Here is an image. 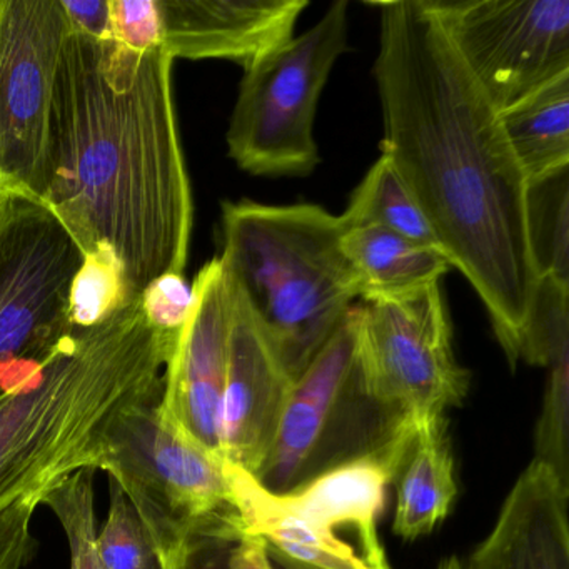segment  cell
Masks as SVG:
<instances>
[{
	"label": "cell",
	"mask_w": 569,
	"mask_h": 569,
	"mask_svg": "<svg viewBox=\"0 0 569 569\" xmlns=\"http://www.w3.org/2000/svg\"><path fill=\"white\" fill-rule=\"evenodd\" d=\"M528 359L548 371L532 461L546 466L569 489V291L549 282L536 296Z\"/></svg>",
	"instance_id": "17"
},
{
	"label": "cell",
	"mask_w": 569,
	"mask_h": 569,
	"mask_svg": "<svg viewBox=\"0 0 569 569\" xmlns=\"http://www.w3.org/2000/svg\"><path fill=\"white\" fill-rule=\"evenodd\" d=\"M192 291L191 318L166 366L159 408L182 435L221 458L219 416L236 306L234 284L221 256L202 266Z\"/></svg>",
	"instance_id": "13"
},
{
	"label": "cell",
	"mask_w": 569,
	"mask_h": 569,
	"mask_svg": "<svg viewBox=\"0 0 569 569\" xmlns=\"http://www.w3.org/2000/svg\"><path fill=\"white\" fill-rule=\"evenodd\" d=\"M136 301L129 296L121 264L112 256H84L72 284V328H94Z\"/></svg>",
	"instance_id": "25"
},
{
	"label": "cell",
	"mask_w": 569,
	"mask_h": 569,
	"mask_svg": "<svg viewBox=\"0 0 569 569\" xmlns=\"http://www.w3.org/2000/svg\"><path fill=\"white\" fill-rule=\"evenodd\" d=\"M359 366L371 395L412 425L446 416L469 389L452 349L441 282L352 308Z\"/></svg>",
	"instance_id": "8"
},
{
	"label": "cell",
	"mask_w": 569,
	"mask_h": 569,
	"mask_svg": "<svg viewBox=\"0 0 569 569\" xmlns=\"http://www.w3.org/2000/svg\"><path fill=\"white\" fill-rule=\"evenodd\" d=\"M102 471L144 522L156 555L234 509L226 462L176 429L159 401L122 419Z\"/></svg>",
	"instance_id": "9"
},
{
	"label": "cell",
	"mask_w": 569,
	"mask_h": 569,
	"mask_svg": "<svg viewBox=\"0 0 569 569\" xmlns=\"http://www.w3.org/2000/svg\"><path fill=\"white\" fill-rule=\"evenodd\" d=\"M72 31L99 41L112 39L109 0H62Z\"/></svg>",
	"instance_id": "30"
},
{
	"label": "cell",
	"mask_w": 569,
	"mask_h": 569,
	"mask_svg": "<svg viewBox=\"0 0 569 569\" xmlns=\"http://www.w3.org/2000/svg\"><path fill=\"white\" fill-rule=\"evenodd\" d=\"M39 506L36 499H24L0 511V569H24L34 558L32 519Z\"/></svg>",
	"instance_id": "29"
},
{
	"label": "cell",
	"mask_w": 569,
	"mask_h": 569,
	"mask_svg": "<svg viewBox=\"0 0 569 569\" xmlns=\"http://www.w3.org/2000/svg\"><path fill=\"white\" fill-rule=\"evenodd\" d=\"M418 428L361 458L336 466L295 491L276 495L322 546L355 569H391L379 539L378 519Z\"/></svg>",
	"instance_id": "12"
},
{
	"label": "cell",
	"mask_w": 569,
	"mask_h": 569,
	"mask_svg": "<svg viewBox=\"0 0 569 569\" xmlns=\"http://www.w3.org/2000/svg\"><path fill=\"white\" fill-rule=\"evenodd\" d=\"M378 11L375 76L381 154L428 219L439 248L481 298L516 366L525 358L539 276L528 229V181L495 106L422 0Z\"/></svg>",
	"instance_id": "1"
},
{
	"label": "cell",
	"mask_w": 569,
	"mask_h": 569,
	"mask_svg": "<svg viewBox=\"0 0 569 569\" xmlns=\"http://www.w3.org/2000/svg\"><path fill=\"white\" fill-rule=\"evenodd\" d=\"M98 548L106 569H161L144 522L112 479L111 506L98 532Z\"/></svg>",
	"instance_id": "26"
},
{
	"label": "cell",
	"mask_w": 569,
	"mask_h": 569,
	"mask_svg": "<svg viewBox=\"0 0 569 569\" xmlns=\"http://www.w3.org/2000/svg\"><path fill=\"white\" fill-rule=\"evenodd\" d=\"M172 59H224L251 68L295 36L308 0H158Z\"/></svg>",
	"instance_id": "15"
},
{
	"label": "cell",
	"mask_w": 569,
	"mask_h": 569,
	"mask_svg": "<svg viewBox=\"0 0 569 569\" xmlns=\"http://www.w3.org/2000/svg\"><path fill=\"white\" fill-rule=\"evenodd\" d=\"M352 308L292 381L274 441L252 475L272 495L295 491L336 466L382 448L406 429L418 428L369 391L359 366Z\"/></svg>",
	"instance_id": "5"
},
{
	"label": "cell",
	"mask_w": 569,
	"mask_h": 569,
	"mask_svg": "<svg viewBox=\"0 0 569 569\" xmlns=\"http://www.w3.org/2000/svg\"><path fill=\"white\" fill-rule=\"evenodd\" d=\"M192 306H194L192 284L186 281L184 274H178V272H169L154 279L141 295V308L146 321L159 335L176 342L191 318Z\"/></svg>",
	"instance_id": "27"
},
{
	"label": "cell",
	"mask_w": 569,
	"mask_h": 569,
	"mask_svg": "<svg viewBox=\"0 0 569 569\" xmlns=\"http://www.w3.org/2000/svg\"><path fill=\"white\" fill-rule=\"evenodd\" d=\"M178 342L146 321L141 299L74 329L42 362L0 385V511L102 469L122 419L161 401Z\"/></svg>",
	"instance_id": "3"
},
{
	"label": "cell",
	"mask_w": 569,
	"mask_h": 569,
	"mask_svg": "<svg viewBox=\"0 0 569 569\" xmlns=\"http://www.w3.org/2000/svg\"><path fill=\"white\" fill-rule=\"evenodd\" d=\"M112 39L136 52L162 48L158 0H109Z\"/></svg>",
	"instance_id": "28"
},
{
	"label": "cell",
	"mask_w": 569,
	"mask_h": 569,
	"mask_svg": "<svg viewBox=\"0 0 569 569\" xmlns=\"http://www.w3.org/2000/svg\"><path fill=\"white\" fill-rule=\"evenodd\" d=\"M84 252L48 204L0 194V385L28 375L69 336L71 295Z\"/></svg>",
	"instance_id": "7"
},
{
	"label": "cell",
	"mask_w": 569,
	"mask_h": 569,
	"mask_svg": "<svg viewBox=\"0 0 569 569\" xmlns=\"http://www.w3.org/2000/svg\"><path fill=\"white\" fill-rule=\"evenodd\" d=\"M438 569H466V565H462L458 558H448L439 565Z\"/></svg>",
	"instance_id": "31"
},
{
	"label": "cell",
	"mask_w": 569,
	"mask_h": 569,
	"mask_svg": "<svg viewBox=\"0 0 569 569\" xmlns=\"http://www.w3.org/2000/svg\"><path fill=\"white\" fill-rule=\"evenodd\" d=\"M348 0H338L308 31L246 69L226 136L242 171L301 178L318 168L316 116L329 76L348 51Z\"/></svg>",
	"instance_id": "6"
},
{
	"label": "cell",
	"mask_w": 569,
	"mask_h": 569,
	"mask_svg": "<svg viewBox=\"0 0 569 569\" xmlns=\"http://www.w3.org/2000/svg\"><path fill=\"white\" fill-rule=\"evenodd\" d=\"M341 218L346 228L372 226L388 229L409 241L441 251L428 219L386 156H379L366 172Z\"/></svg>",
	"instance_id": "22"
},
{
	"label": "cell",
	"mask_w": 569,
	"mask_h": 569,
	"mask_svg": "<svg viewBox=\"0 0 569 569\" xmlns=\"http://www.w3.org/2000/svg\"><path fill=\"white\" fill-rule=\"evenodd\" d=\"M346 224L318 204L222 202L221 259L292 381L358 301Z\"/></svg>",
	"instance_id": "4"
},
{
	"label": "cell",
	"mask_w": 569,
	"mask_h": 569,
	"mask_svg": "<svg viewBox=\"0 0 569 569\" xmlns=\"http://www.w3.org/2000/svg\"><path fill=\"white\" fill-rule=\"evenodd\" d=\"M161 569H312L249 531L236 509L158 551Z\"/></svg>",
	"instance_id": "21"
},
{
	"label": "cell",
	"mask_w": 569,
	"mask_h": 569,
	"mask_svg": "<svg viewBox=\"0 0 569 569\" xmlns=\"http://www.w3.org/2000/svg\"><path fill=\"white\" fill-rule=\"evenodd\" d=\"M174 59L69 31L56 76L42 201L84 256L121 264L132 299L184 274L194 204L172 92Z\"/></svg>",
	"instance_id": "2"
},
{
	"label": "cell",
	"mask_w": 569,
	"mask_h": 569,
	"mask_svg": "<svg viewBox=\"0 0 569 569\" xmlns=\"http://www.w3.org/2000/svg\"><path fill=\"white\" fill-rule=\"evenodd\" d=\"M395 482L398 499L392 529L399 538L415 541L429 535L449 515L458 482L446 416L418 426Z\"/></svg>",
	"instance_id": "18"
},
{
	"label": "cell",
	"mask_w": 569,
	"mask_h": 569,
	"mask_svg": "<svg viewBox=\"0 0 569 569\" xmlns=\"http://www.w3.org/2000/svg\"><path fill=\"white\" fill-rule=\"evenodd\" d=\"M499 119L526 181L569 168V74L499 112Z\"/></svg>",
	"instance_id": "20"
},
{
	"label": "cell",
	"mask_w": 569,
	"mask_h": 569,
	"mask_svg": "<svg viewBox=\"0 0 569 569\" xmlns=\"http://www.w3.org/2000/svg\"><path fill=\"white\" fill-rule=\"evenodd\" d=\"M502 112L569 74V0H422Z\"/></svg>",
	"instance_id": "10"
},
{
	"label": "cell",
	"mask_w": 569,
	"mask_h": 569,
	"mask_svg": "<svg viewBox=\"0 0 569 569\" xmlns=\"http://www.w3.org/2000/svg\"><path fill=\"white\" fill-rule=\"evenodd\" d=\"M234 291L228 376L219 416V455L226 465L254 475L274 441L292 379L236 286Z\"/></svg>",
	"instance_id": "14"
},
{
	"label": "cell",
	"mask_w": 569,
	"mask_h": 569,
	"mask_svg": "<svg viewBox=\"0 0 569 569\" xmlns=\"http://www.w3.org/2000/svg\"><path fill=\"white\" fill-rule=\"evenodd\" d=\"M342 252L361 301L411 295L441 282L442 276L451 269L439 249L372 226L346 228Z\"/></svg>",
	"instance_id": "19"
},
{
	"label": "cell",
	"mask_w": 569,
	"mask_h": 569,
	"mask_svg": "<svg viewBox=\"0 0 569 569\" xmlns=\"http://www.w3.org/2000/svg\"><path fill=\"white\" fill-rule=\"evenodd\" d=\"M94 472V469H82L42 498V505L54 512L68 538L71 569H106L96 529Z\"/></svg>",
	"instance_id": "24"
},
{
	"label": "cell",
	"mask_w": 569,
	"mask_h": 569,
	"mask_svg": "<svg viewBox=\"0 0 569 569\" xmlns=\"http://www.w3.org/2000/svg\"><path fill=\"white\" fill-rule=\"evenodd\" d=\"M569 489L531 461L466 569H569Z\"/></svg>",
	"instance_id": "16"
},
{
	"label": "cell",
	"mask_w": 569,
	"mask_h": 569,
	"mask_svg": "<svg viewBox=\"0 0 569 569\" xmlns=\"http://www.w3.org/2000/svg\"><path fill=\"white\" fill-rule=\"evenodd\" d=\"M69 31L62 0H0V186L41 201L56 76Z\"/></svg>",
	"instance_id": "11"
},
{
	"label": "cell",
	"mask_w": 569,
	"mask_h": 569,
	"mask_svg": "<svg viewBox=\"0 0 569 569\" xmlns=\"http://www.w3.org/2000/svg\"><path fill=\"white\" fill-rule=\"evenodd\" d=\"M528 229L539 281L569 289V168L528 182Z\"/></svg>",
	"instance_id": "23"
}]
</instances>
